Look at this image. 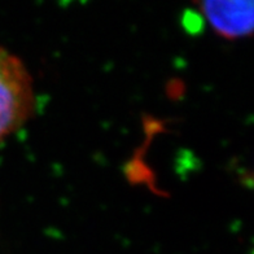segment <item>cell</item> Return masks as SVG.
I'll return each mask as SVG.
<instances>
[{"label":"cell","mask_w":254,"mask_h":254,"mask_svg":"<svg viewBox=\"0 0 254 254\" xmlns=\"http://www.w3.org/2000/svg\"><path fill=\"white\" fill-rule=\"evenodd\" d=\"M33 107V79L26 66L0 47V143L29 120Z\"/></svg>","instance_id":"6da1fadb"},{"label":"cell","mask_w":254,"mask_h":254,"mask_svg":"<svg viewBox=\"0 0 254 254\" xmlns=\"http://www.w3.org/2000/svg\"><path fill=\"white\" fill-rule=\"evenodd\" d=\"M201 12L219 35L228 39L249 35L253 30V1H204Z\"/></svg>","instance_id":"7a4b0ae2"}]
</instances>
